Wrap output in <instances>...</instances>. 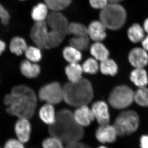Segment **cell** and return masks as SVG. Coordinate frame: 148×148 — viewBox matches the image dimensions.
Returning <instances> with one entry per match:
<instances>
[{
    "instance_id": "1",
    "label": "cell",
    "mask_w": 148,
    "mask_h": 148,
    "mask_svg": "<svg viewBox=\"0 0 148 148\" xmlns=\"http://www.w3.org/2000/svg\"><path fill=\"white\" fill-rule=\"evenodd\" d=\"M3 102L10 115L29 119L34 115L37 98L31 88L21 85L14 86L10 93L5 96Z\"/></svg>"
},
{
    "instance_id": "2",
    "label": "cell",
    "mask_w": 148,
    "mask_h": 148,
    "mask_svg": "<svg viewBox=\"0 0 148 148\" xmlns=\"http://www.w3.org/2000/svg\"><path fill=\"white\" fill-rule=\"evenodd\" d=\"M48 128L50 135L59 138L66 145L81 141L84 136V128L77 124L73 112L68 109L58 111L55 123Z\"/></svg>"
},
{
    "instance_id": "3",
    "label": "cell",
    "mask_w": 148,
    "mask_h": 148,
    "mask_svg": "<svg viewBox=\"0 0 148 148\" xmlns=\"http://www.w3.org/2000/svg\"><path fill=\"white\" fill-rule=\"evenodd\" d=\"M64 100L73 107L87 105L94 96L93 88L88 79L82 78L76 82H69L63 86Z\"/></svg>"
},
{
    "instance_id": "4",
    "label": "cell",
    "mask_w": 148,
    "mask_h": 148,
    "mask_svg": "<svg viewBox=\"0 0 148 148\" xmlns=\"http://www.w3.org/2000/svg\"><path fill=\"white\" fill-rule=\"evenodd\" d=\"M127 18L126 10L120 3H109L99 14V20L107 29L112 31L121 29L126 23Z\"/></svg>"
},
{
    "instance_id": "5",
    "label": "cell",
    "mask_w": 148,
    "mask_h": 148,
    "mask_svg": "<svg viewBox=\"0 0 148 148\" xmlns=\"http://www.w3.org/2000/svg\"><path fill=\"white\" fill-rule=\"evenodd\" d=\"M140 118L138 113L132 110L121 112L116 117L113 125L118 136L123 137L131 135L138 130Z\"/></svg>"
},
{
    "instance_id": "6",
    "label": "cell",
    "mask_w": 148,
    "mask_h": 148,
    "mask_svg": "<svg viewBox=\"0 0 148 148\" xmlns=\"http://www.w3.org/2000/svg\"><path fill=\"white\" fill-rule=\"evenodd\" d=\"M135 92L125 85L118 86L112 90L108 98L110 105L114 108L123 110L129 107L134 101Z\"/></svg>"
},
{
    "instance_id": "7",
    "label": "cell",
    "mask_w": 148,
    "mask_h": 148,
    "mask_svg": "<svg viewBox=\"0 0 148 148\" xmlns=\"http://www.w3.org/2000/svg\"><path fill=\"white\" fill-rule=\"evenodd\" d=\"M38 96L41 101L54 105L64 100V89L59 83L55 82L47 84L40 88Z\"/></svg>"
},
{
    "instance_id": "8",
    "label": "cell",
    "mask_w": 148,
    "mask_h": 148,
    "mask_svg": "<svg viewBox=\"0 0 148 148\" xmlns=\"http://www.w3.org/2000/svg\"><path fill=\"white\" fill-rule=\"evenodd\" d=\"M49 29L46 21L35 22L30 31V37L36 46L49 49Z\"/></svg>"
},
{
    "instance_id": "9",
    "label": "cell",
    "mask_w": 148,
    "mask_h": 148,
    "mask_svg": "<svg viewBox=\"0 0 148 148\" xmlns=\"http://www.w3.org/2000/svg\"><path fill=\"white\" fill-rule=\"evenodd\" d=\"M95 136L98 142L105 145L115 143L118 135L113 124L108 123L99 125L95 130Z\"/></svg>"
},
{
    "instance_id": "10",
    "label": "cell",
    "mask_w": 148,
    "mask_h": 148,
    "mask_svg": "<svg viewBox=\"0 0 148 148\" xmlns=\"http://www.w3.org/2000/svg\"><path fill=\"white\" fill-rule=\"evenodd\" d=\"M73 116L77 124L83 128L89 126L95 120L92 110L87 105L77 107L73 112Z\"/></svg>"
},
{
    "instance_id": "11",
    "label": "cell",
    "mask_w": 148,
    "mask_h": 148,
    "mask_svg": "<svg viewBox=\"0 0 148 148\" xmlns=\"http://www.w3.org/2000/svg\"><path fill=\"white\" fill-rule=\"evenodd\" d=\"M95 120L99 125L110 123V115L108 106L105 101H96L91 108Z\"/></svg>"
},
{
    "instance_id": "12",
    "label": "cell",
    "mask_w": 148,
    "mask_h": 148,
    "mask_svg": "<svg viewBox=\"0 0 148 148\" xmlns=\"http://www.w3.org/2000/svg\"><path fill=\"white\" fill-rule=\"evenodd\" d=\"M46 22L51 30L66 31L69 22L62 12L50 11Z\"/></svg>"
},
{
    "instance_id": "13",
    "label": "cell",
    "mask_w": 148,
    "mask_h": 148,
    "mask_svg": "<svg viewBox=\"0 0 148 148\" xmlns=\"http://www.w3.org/2000/svg\"><path fill=\"white\" fill-rule=\"evenodd\" d=\"M107 29L100 20H93L87 27L88 36L94 42H102L107 37Z\"/></svg>"
},
{
    "instance_id": "14",
    "label": "cell",
    "mask_w": 148,
    "mask_h": 148,
    "mask_svg": "<svg viewBox=\"0 0 148 148\" xmlns=\"http://www.w3.org/2000/svg\"><path fill=\"white\" fill-rule=\"evenodd\" d=\"M29 119H18L14 126V130L17 140L23 143L29 142L31 138L32 127Z\"/></svg>"
},
{
    "instance_id": "15",
    "label": "cell",
    "mask_w": 148,
    "mask_h": 148,
    "mask_svg": "<svg viewBox=\"0 0 148 148\" xmlns=\"http://www.w3.org/2000/svg\"><path fill=\"white\" fill-rule=\"evenodd\" d=\"M128 60L135 69L144 68L148 64L147 51L143 48H134L130 52Z\"/></svg>"
},
{
    "instance_id": "16",
    "label": "cell",
    "mask_w": 148,
    "mask_h": 148,
    "mask_svg": "<svg viewBox=\"0 0 148 148\" xmlns=\"http://www.w3.org/2000/svg\"><path fill=\"white\" fill-rule=\"evenodd\" d=\"M38 115L40 119L43 123L50 126L55 123L57 113L56 112L53 105L46 103L40 108Z\"/></svg>"
},
{
    "instance_id": "17",
    "label": "cell",
    "mask_w": 148,
    "mask_h": 148,
    "mask_svg": "<svg viewBox=\"0 0 148 148\" xmlns=\"http://www.w3.org/2000/svg\"><path fill=\"white\" fill-rule=\"evenodd\" d=\"M20 70L24 77L29 79L35 78L40 73V67L37 63L25 60L21 62Z\"/></svg>"
},
{
    "instance_id": "18",
    "label": "cell",
    "mask_w": 148,
    "mask_h": 148,
    "mask_svg": "<svg viewBox=\"0 0 148 148\" xmlns=\"http://www.w3.org/2000/svg\"><path fill=\"white\" fill-rule=\"evenodd\" d=\"M130 79L139 88L146 87L148 84L147 73L144 68L133 70L130 73Z\"/></svg>"
},
{
    "instance_id": "19",
    "label": "cell",
    "mask_w": 148,
    "mask_h": 148,
    "mask_svg": "<svg viewBox=\"0 0 148 148\" xmlns=\"http://www.w3.org/2000/svg\"><path fill=\"white\" fill-rule=\"evenodd\" d=\"M50 11L45 3H38L32 9L31 16L35 22L46 21Z\"/></svg>"
},
{
    "instance_id": "20",
    "label": "cell",
    "mask_w": 148,
    "mask_h": 148,
    "mask_svg": "<svg viewBox=\"0 0 148 148\" xmlns=\"http://www.w3.org/2000/svg\"><path fill=\"white\" fill-rule=\"evenodd\" d=\"M90 53L93 58L102 61L108 58L110 52L102 42H94L90 47Z\"/></svg>"
},
{
    "instance_id": "21",
    "label": "cell",
    "mask_w": 148,
    "mask_h": 148,
    "mask_svg": "<svg viewBox=\"0 0 148 148\" xmlns=\"http://www.w3.org/2000/svg\"><path fill=\"white\" fill-rule=\"evenodd\" d=\"M82 66L78 63L69 64L66 67L65 73L69 82H76L82 78Z\"/></svg>"
},
{
    "instance_id": "22",
    "label": "cell",
    "mask_w": 148,
    "mask_h": 148,
    "mask_svg": "<svg viewBox=\"0 0 148 148\" xmlns=\"http://www.w3.org/2000/svg\"><path fill=\"white\" fill-rule=\"evenodd\" d=\"M145 33L142 26L138 23H134L127 29V36L131 42L137 43L144 39Z\"/></svg>"
},
{
    "instance_id": "23",
    "label": "cell",
    "mask_w": 148,
    "mask_h": 148,
    "mask_svg": "<svg viewBox=\"0 0 148 148\" xmlns=\"http://www.w3.org/2000/svg\"><path fill=\"white\" fill-rule=\"evenodd\" d=\"M62 53L64 59L69 64L78 63L82 59L81 51L70 45L64 48Z\"/></svg>"
},
{
    "instance_id": "24",
    "label": "cell",
    "mask_w": 148,
    "mask_h": 148,
    "mask_svg": "<svg viewBox=\"0 0 148 148\" xmlns=\"http://www.w3.org/2000/svg\"><path fill=\"white\" fill-rule=\"evenodd\" d=\"M99 70L103 75L113 76L118 73V67L114 61L108 58L101 61Z\"/></svg>"
},
{
    "instance_id": "25",
    "label": "cell",
    "mask_w": 148,
    "mask_h": 148,
    "mask_svg": "<svg viewBox=\"0 0 148 148\" xmlns=\"http://www.w3.org/2000/svg\"><path fill=\"white\" fill-rule=\"evenodd\" d=\"M28 47L26 40L23 38L15 37L11 40L10 49L15 55L20 56L25 52Z\"/></svg>"
},
{
    "instance_id": "26",
    "label": "cell",
    "mask_w": 148,
    "mask_h": 148,
    "mask_svg": "<svg viewBox=\"0 0 148 148\" xmlns=\"http://www.w3.org/2000/svg\"><path fill=\"white\" fill-rule=\"evenodd\" d=\"M67 35L66 31L49 29V49L53 48L60 45L64 41Z\"/></svg>"
},
{
    "instance_id": "27",
    "label": "cell",
    "mask_w": 148,
    "mask_h": 148,
    "mask_svg": "<svg viewBox=\"0 0 148 148\" xmlns=\"http://www.w3.org/2000/svg\"><path fill=\"white\" fill-rule=\"evenodd\" d=\"M66 33L67 35H72L73 36H88L87 27L79 22L69 23L66 29Z\"/></svg>"
},
{
    "instance_id": "28",
    "label": "cell",
    "mask_w": 148,
    "mask_h": 148,
    "mask_svg": "<svg viewBox=\"0 0 148 148\" xmlns=\"http://www.w3.org/2000/svg\"><path fill=\"white\" fill-rule=\"evenodd\" d=\"M73 0H44L50 11L62 12L71 5Z\"/></svg>"
},
{
    "instance_id": "29",
    "label": "cell",
    "mask_w": 148,
    "mask_h": 148,
    "mask_svg": "<svg viewBox=\"0 0 148 148\" xmlns=\"http://www.w3.org/2000/svg\"><path fill=\"white\" fill-rule=\"evenodd\" d=\"M90 40L88 36H73L69 40V44L82 51L88 49L89 46Z\"/></svg>"
},
{
    "instance_id": "30",
    "label": "cell",
    "mask_w": 148,
    "mask_h": 148,
    "mask_svg": "<svg viewBox=\"0 0 148 148\" xmlns=\"http://www.w3.org/2000/svg\"><path fill=\"white\" fill-rule=\"evenodd\" d=\"M134 101L141 107H148V88H140L135 92Z\"/></svg>"
},
{
    "instance_id": "31",
    "label": "cell",
    "mask_w": 148,
    "mask_h": 148,
    "mask_svg": "<svg viewBox=\"0 0 148 148\" xmlns=\"http://www.w3.org/2000/svg\"><path fill=\"white\" fill-rule=\"evenodd\" d=\"M41 49L36 46L28 47L24 52L27 60L34 63L39 62L42 58V53Z\"/></svg>"
},
{
    "instance_id": "32",
    "label": "cell",
    "mask_w": 148,
    "mask_h": 148,
    "mask_svg": "<svg viewBox=\"0 0 148 148\" xmlns=\"http://www.w3.org/2000/svg\"><path fill=\"white\" fill-rule=\"evenodd\" d=\"M42 147V148H65L66 145L59 138L50 135L43 140Z\"/></svg>"
},
{
    "instance_id": "33",
    "label": "cell",
    "mask_w": 148,
    "mask_h": 148,
    "mask_svg": "<svg viewBox=\"0 0 148 148\" xmlns=\"http://www.w3.org/2000/svg\"><path fill=\"white\" fill-rule=\"evenodd\" d=\"M97 60L93 58H88L84 62L82 65L83 72L86 73L96 74L99 70V65Z\"/></svg>"
},
{
    "instance_id": "34",
    "label": "cell",
    "mask_w": 148,
    "mask_h": 148,
    "mask_svg": "<svg viewBox=\"0 0 148 148\" xmlns=\"http://www.w3.org/2000/svg\"><path fill=\"white\" fill-rule=\"evenodd\" d=\"M89 3L92 8L101 11L109 4V2L108 0H89Z\"/></svg>"
},
{
    "instance_id": "35",
    "label": "cell",
    "mask_w": 148,
    "mask_h": 148,
    "mask_svg": "<svg viewBox=\"0 0 148 148\" xmlns=\"http://www.w3.org/2000/svg\"><path fill=\"white\" fill-rule=\"evenodd\" d=\"M3 148H25L24 143L18 140L11 139L6 142Z\"/></svg>"
},
{
    "instance_id": "36",
    "label": "cell",
    "mask_w": 148,
    "mask_h": 148,
    "mask_svg": "<svg viewBox=\"0 0 148 148\" xmlns=\"http://www.w3.org/2000/svg\"><path fill=\"white\" fill-rule=\"evenodd\" d=\"M10 18L9 14L7 10L0 3V21L3 25L8 24Z\"/></svg>"
},
{
    "instance_id": "37",
    "label": "cell",
    "mask_w": 148,
    "mask_h": 148,
    "mask_svg": "<svg viewBox=\"0 0 148 148\" xmlns=\"http://www.w3.org/2000/svg\"><path fill=\"white\" fill-rule=\"evenodd\" d=\"M65 148H92L90 146L81 141L67 144Z\"/></svg>"
},
{
    "instance_id": "38",
    "label": "cell",
    "mask_w": 148,
    "mask_h": 148,
    "mask_svg": "<svg viewBox=\"0 0 148 148\" xmlns=\"http://www.w3.org/2000/svg\"><path fill=\"white\" fill-rule=\"evenodd\" d=\"M140 146L141 148H148V135H144L141 136Z\"/></svg>"
},
{
    "instance_id": "39",
    "label": "cell",
    "mask_w": 148,
    "mask_h": 148,
    "mask_svg": "<svg viewBox=\"0 0 148 148\" xmlns=\"http://www.w3.org/2000/svg\"><path fill=\"white\" fill-rule=\"evenodd\" d=\"M141 43L143 48L146 51H148V35L147 36L145 37Z\"/></svg>"
},
{
    "instance_id": "40",
    "label": "cell",
    "mask_w": 148,
    "mask_h": 148,
    "mask_svg": "<svg viewBox=\"0 0 148 148\" xmlns=\"http://www.w3.org/2000/svg\"><path fill=\"white\" fill-rule=\"evenodd\" d=\"M6 48V45L5 43L3 41L0 39V56L1 55L2 53H3Z\"/></svg>"
},
{
    "instance_id": "41",
    "label": "cell",
    "mask_w": 148,
    "mask_h": 148,
    "mask_svg": "<svg viewBox=\"0 0 148 148\" xmlns=\"http://www.w3.org/2000/svg\"><path fill=\"white\" fill-rule=\"evenodd\" d=\"M143 27L145 32L148 34V18L145 19L143 23Z\"/></svg>"
},
{
    "instance_id": "42",
    "label": "cell",
    "mask_w": 148,
    "mask_h": 148,
    "mask_svg": "<svg viewBox=\"0 0 148 148\" xmlns=\"http://www.w3.org/2000/svg\"><path fill=\"white\" fill-rule=\"evenodd\" d=\"M109 3H120L123 0H108Z\"/></svg>"
},
{
    "instance_id": "43",
    "label": "cell",
    "mask_w": 148,
    "mask_h": 148,
    "mask_svg": "<svg viewBox=\"0 0 148 148\" xmlns=\"http://www.w3.org/2000/svg\"><path fill=\"white\" fill-rule=\"evenodd\" d=\"M96 148H108L107 146L105 145H101L98 146Z\"/></svg>"
},
{
    "instance_id": "44",
    "label": "cell",
    "mask_w": 148,
    "mask_h": 148,
    "mask_svg": "<svg viewBox=\"0 0 148 148\" xmlns=\"http://www.w3.org/2000/svg\"><path fill=\"white\" fill-rule=\"evenodd\" d=\"M20 1H24V0H20Z\"/></svg>"
},
{
    "instance_id": "45",
    "label": "cell",
    "mask_w": 148,
    "mask_h": 148,
    "mask_svg": "<svg viewBox=\"0 0 148 148\" xmlns=\"http://www.w3.org/2000/svg\"></svg>"
}]
</instances>
